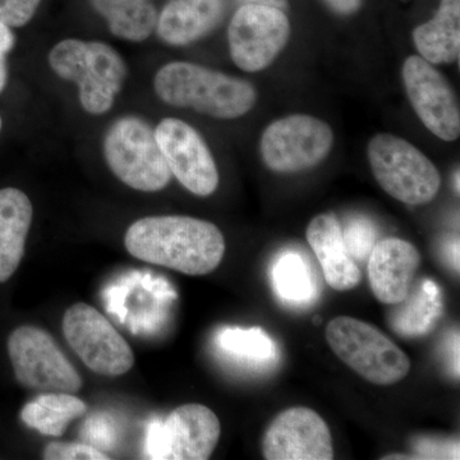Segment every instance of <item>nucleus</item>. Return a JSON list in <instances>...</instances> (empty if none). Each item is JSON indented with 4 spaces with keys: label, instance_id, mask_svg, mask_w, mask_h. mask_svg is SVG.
<instances>
[{
    "label": "nucleus",
    "instance_id": "26",
    "mask_svg": "<svg viewBox=\"0 0 460 460\" xmlns=\"http://www.w3.org/2000/svg\"><path fill=\"white\" fill-rule=\"evenodd\" d=\"M47 460H108L107 454L98 447L80 443H51L45 447Z\"/></svg>",
    "mask_w": 460,
    "mask_h": 460
},
{
    "label": "nucleus",
    "instance_id": "24",
    "mask_svg": "<svg viewBox=\"0 0 460 460\" xmlns=\"http://www.w3.org/2000/svg\"><path fill=\"white\" fill-rule=\"evenodd\" d=\"M217 343L224 353L252 366L270 365L277 358V345L260 328H226L217 334Z\"/></svg>",
    "mask_w": 460,
    "mask_h": 460
},
{
    "label": "nucleus",
    "instance_id": "6",
    "mask_svg": "<svg viewBox=\"0 0 460 460\" xmlns=\"http://www.w3.org/2000/svg\"><path fill=\"white\" fill-rule=\"evenodd\" d=\"M372 172L387 195L408 205L429 204L438 196L441 177L434 163L398 136H375L368 144Z\"/></svg>",
    "mask_w": 460,
    "mask_h": 460
},
{
    "label": "nucleus",
    "instance_id": "3",
    "mask_svg": "<svg viewBox=\"0 0 460 460\" xmlns=\"http://www.w3.org/2000/svg\"><path fill=\"white\" fill-rule=\"evenodd\" d=\"M48 60L58 77L77 84L81 107L91 115L111 111L127 78L126 62L107 42L66 39Z\"/></svg>",
    "mask_w": 460,
    "mask_h": 460
},
{
    "label": "nucleus",
    "instance_id": "18",
    "mask_svg": "<svg viewBox=\"0 0 460 460\" xmlns=\"http://www.w3.org/2000/svg\"><path fill=\"white\" fill-rule=\"evenodd\" d=\"M32 217L25 192L13 187L0 190V283L11 279L22 261Z\"/></svg>",
    "mask_w": 460,
    "mask_h": 460
},
{
    "label": "nucleus",
    "instance_id": "13",
    "mask_svg": "<svg viewBox=\"0 0 460 460\" xmlns=\"http://www.w3.org/2000/svg\"><path fill=\"white\" fill-rule=\"evenodd\" d=\"M402 83L426 128L440 140H458L459 105L447 78L422 57L411 56L402 65Z\"/></svg>",
    "mask_w": 460,
    "mask_h": 460
},
{
    "label": "nucleus",
    "instance_id": "29",
    "mask_svg": "<svg viewBox=\"0 0 460 460\" xmlns=\"http://www.w3.org/2000/svg\"><path fill=\"white\" fill-rule=\"evenodd\" d=\"M14 33L12 27L0 21V93L5 89L8 81L7 57L14 48Z\"/></svg>",
    "mask_w": 460,
    "mask_h": 460
},
{
    "label": "nucleus",
    "instance_id": "9",
    "mask_svg": "<svg viewBox=\"0 0 460 460\" xmlns=\"http://www.w3.org/2000/svg\"><path fill=\"white\" fill-rule=\"evenodd\" d=\"M332 144L334 135L328 123L295 114L275 120L263 131L260 150L272 172H296L320 164Z\"/></svg>",
    "mask_w": 460,
    "mask_h": 460
},
{
    "label": "nucleus",
    "instance_id": "7",
    "mask_svg": "<svg viewBox=\"0 0 460 460\" xmlns=\"http://www.w3.org/2000/svg\"><path fill=\"white\" fill-rule=\"evenodd\" d=\"M8 354L21 385L42 393L75 394L83 378L47 330L20 326L8 338Z\"/></svg>",
    "mask_w": 460,
    "mask_h": 460
},
{
    "label": "nucleus",
    "instance_id": "19",
    "mask_svg": "<svg viewBox=\"0 0 460 460\" xmlns=\"http://www.w3.org/2000/svg\"><path fill=\"white\" fill-rule=\"evenodd\" d=\"M420 57L431 65H449L460 54V0H440L432 20L413 31Z\"/></svg>",
    "mask_w": 460,
    "mask_h": 460
},
{
    "label": "nucleus",
    "instance_id": "27",
    "mask_svg": "<svg viewBox=\"0 0 460 460\" xmlns=\"http://www.w3.org/2000/svg\"><path fill=\"white\" fill-rule=\"evenodd\" d=\"M40 3L41 0H0V21L12 29L26 26Z\"/></svg>",
    "mask_w": 460,
    "mask_h": 460
},
{
    "label": "nucleus",
    "instance_id": "28",
    "mask_svg": "<svg viewBox=\"0 0 460 460\" xmlns=\"http://www.w3.org/2000/svg\"><path fill=\"white\" fill-rule=\"evenodd\" d=\"M417 452L428 459H459L458 441H438L422 438L414 445Z\"/></svg>",
    "mask_w": 460,
    "mask_h": 460
},
{
    "label": "nucleus",
    "instance_id": "14",
    "mask_svg": "<svg viewBox=\"0 0 460 460\" xmlns=\"http://www.w3.org/2000/svg\"><path fill=\"white\" fill-rule=\"evenodd\" d=\"M262 454L268 460H332V432L316 411L289 408L278 414L266 429Z\"/></svg>",
    "mask_w": 460,
    "mask_h": 460
},
{
    "label": "nucleus",
    "instance_id": "12",
    "mask_svg": "<svg viewBox=\"0 0 460 460\" xmlns=\"http://www.w3.org/2000/svg\"><path fill=\"white\" fill-rule=\"evenodd\" d=\"M155 136L172 177L193 195H213L219 186V172L202 136L177 118L163 119L156 126Z\"/></svg>",
    "mask_w": 460,
    "mask_h": 460
},
{
    "label": "nucleus",
    "instance_id": "31",
    "mask_svg": "<svg viewBox=\"0 0 460 460\" xmlns=\"http://www.w3.org/2000/svg\"><path fill=\"white\" fill-rule=\"evenodd\" d=\"M239 4H259L268 5V7H274L281 9V11H288L289 8V2L288 0H235Z\"/></svg>",
    "mask_w": 460,
    "mask_h": 460
},
{
    "label": "nucleus",
    "instance_id": "15",
    "mask_svg": "<svg viewBox=\"0 0 460 460\" xmlns=\"http://www.w3.org/2000/svg\"><path fill=\"white\" fill-rule=\"evenodd\" d=\"M367 261L372 293L381 304L393 305L410 293L420 255L410 242L386 238L375 244Z\"/></svg>",
    "mask_w": 460,
    "mask_h": 460
},
{
    "label": "nucleus",
    "instance_id": "2",
    "mask_svg": "<svg viewBox=\"0 0 460 460\" xmlns=\"http://www.w3.org/2000/svg\"><path fill=\"white\" fill-rule=\"evenodd\" d=\"M154 90L165 104L235 119L255 105V87L242 78L190 62H172L156 72Z\"/></svg>",
    "mask_w": 460,
    "mask_h": 460
},
{
    "label": "nucleus",
    "instance_id": "8",
    "mask_svg": "<svg viewBox=\"0 0 460 460\" xmlns=\"http://www.w3.org/2000/svg\"><path fill=\"white\" fill-rule=\"evenodd\" d=\"M63 334L81 361L102 376H122L135 365L132 348L93 305L75 304L63 316Z\"/></svg>",
    "mask_w": 460,
    "mask_h": 460
},
{
    "label": "nucleus",
    "instance_id": "16",
    "mask_svg": "<svg viewBox=\"0 0 460 460\" xmlns=\"http://www.w3.org/2000/svg\"><path fill=\"white\" fill-rule=\"evenodd\" d=\"M228 0H169L157 16L155 31L165 44L184 47L214 31Z\"/></svg>",
    "mask_w": 460,
    "mask_h": 460
},
{
    "label": "nucleus",
    "instance_id": "11",
    "mask_svg": "<svg viewBox=\"0 0 460 460\" xmlns=\"http://www.w3.org/2000/svg\"><path fill=\"white\" fill-rule=\"evenodd\" d=\"M220 420L210 408L184 404L172 411L164 422L148 429L150 458L169 460H206L219 443Z\"/></svg>",
    "mask_w": 460,
    "mask_h": 460
},
{
    "label": "nucleus",
    "instance_id": "23",
    "mask_svg": "<svg viewBox=\"0 0 460 460\" xmlns=\"http://www.w3.org/2000/svg\"><path fill=\"white\" fill-rule=\"evenodd\" d=\"M272 286L286 304L310 305L317 296V284L314 279L310 263L296 252H284L275 261L271 271Z\"/></svg>",
    "mask_w": 460,
    "mask_h": 460
},
{
    "label": "nucleus",
    "instance_id": "1",
    "mask_svg": "<svg viewBox=\"0 0 460 460\" xmlns=\"http://www.w3.org/2000/svg\"><path fill=\"white\" fill-rule=\"evenodd\" d=\"M124 246L141 261L186 275L210 274L226 253L223 233L215 224L181 215L136 220L124 235Z\"/></svg>",
    "mask_w": 460,
    "mask_h": 460
},
{
    "label": "nucleus",
    "instance_id": "32",
    "mask_svg": "<svg viewBox=\"0 0 460 460\" xmlns=\"http://www.w3.org/2000/svg\"><path fill=\"white\" fill-rule=\"evenodd\" d=\"M2 127H3L2 117H0V132H2Z\"/></svg>",
    "mask_w": 460,
    "mask_h": 460
},
{
    "label": "nucleus",
    "instance_id": "21",
    "mask_svg": "<svg viewBox=\"0 0 460 460\" xmlns=\"http://www.w3.org/2000/svg\"><path fill=\"white\" fill-rule=\"evenodd\" d=\"M91 4L122 40L145 41L155 31L159 13L151 0H91Z\"/></svg>",
    "mask_w": 460,
    "mask_h": 460
},
{
    "label": "nucleus",
    "instance_id": "20",
    "mask_svg": "<svg viewBox=\"0 0 460 460\" xmlns=\"http://www.w3.org/2000/svg\"><path fill=\"white\" fill-rule=\"evenodd\" d=\"M393 311L390 325L402 337H420L428 334L443 314L444 305L438 286L423 280L411 286L410 293Z\"/></svg>",
    "mask_w": 460,
    "mask_h": 460
},
{
    "label": "nucleus",
    "instance_id": "4",
    "mask_svg": "<svg viewBox=\"0 0 460 460\" xmlns=\"http://www.w3.org/2000/svg\"><path fill=\"white\" fill-rule=\"evenodd\" d=\"M102 150L109 169L133 190L159 192L171 183L155 129L141 117L126 115L115 120L105 133Z\"/></svg>",
    "mask_w": 460,
    "mask_h": 460
},
{
    "label": "nucleus",
    "instance_id": "22",
    "mask_svg": "<svg viewBox=\"0 0 460 460\" xmlns=\"http://www.w3.org/2000/svg\"><path fill=\"white\" fill-rule=\"evenodd\" d=\"M87 404L69 393H45L27 402L21 420L41 435L60 438L69 423L83 417Z\"/></svg>",
    "mask_w": 460,
    "mask_h": 460
},
{
    "label": "nucleus",
    "instance_id": "17",
    "mask_svg": "<svg viewBox=\"0 0 460 460\" xmlns=\"http://www.w3.org/2000/svg\"><path fill=\"white\" fill-rule=\"evenodd\" d=\"M307 241L319 260L326 283L332 289L347 292L361 283V269L348 252L341 223L334 215L323 214L311 220Z\"/></svg>",
    "mask_w": 460,
    "mask_h": 460
},
{
    "label": "nucleus",
    "instance_id": "10",
    "mask_svg": "<svg viewBox=\"0 0 460 460\" xmlns=\"http://www.w3.org/2000/svg\"><path fill=\"white\" fill-rule=\"evenodd\" d=\"M289 38L286 12L268 5L242 4L229 23L230 57L242 71L260 72L277 59Z\"/></svg>",
    "mask_w": 460,
    "mask_h": 460
},
{
    "label": "nucleus",
    "instance_id": "5",
    "mask_svg": "<svg viewBox=\"0 0 460 460\" xmlns=\"http://www.w3.org/2000/svg\"><path fill=\"white\" fill-rule=\"evenodd\" d=\"M326 341L339 358L376 385H393L407 376L411 359L384 332L353 317L332 320Z\"/></svg>",
    "mask_w": 460,
    "mask_h": 460
},
{
    "label": "nucleus",
    "instance_id": "30",
    "mask_svg": "<svg viewBox=\"0 0 460 460\" xmlns=\"http://www.w3.org/2000/svg\"><path fill=\"white\" fill-rule=\"evenodd\" d=\"M332 12L341 16H350L361 9L363 0H323Z\"/></svg>",
    "mask_w": 460,
    "mask_h": 460
},
{
    "label": "nucleus",
    "instance_id": "25",
    "mask_svg": "<svg viewBox=\"0 0 460 460\" xmlns=\"http://www.w3.org/2000/svg\"><path fill=\"white\" fill-rule=\"evenodd\" d=\"M345 247L357 262L367 261L375 244L376 230L374 223L366 217H353L341 228Z\"/></svg>",
    "mask_w": 460,
    "mask_h": 460
}]
</instances>
